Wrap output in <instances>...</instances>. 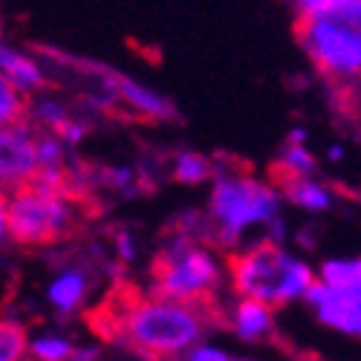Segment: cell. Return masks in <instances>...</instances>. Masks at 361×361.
<instances>
[{"label":"cell","instance_id":"6da1fadb","mask_svg":"<svg viewBox=\"0 0 361 361\" xmlns=\"http://www.w3.org/2000/svg\"><path fill=\"white\" fill-rule=\"evenodd\" d=\"M220 326L214 307L185 304L157 292H125L104 310V333L150 361H183L188 350Z\"/></svg>","mask_w":361,"mask_h":361},{"label":"cell","instance_id":"7a4b0ae2","mask_svg":"<svg viewBox=\"0 0 361 361\" xmlns=\"http://www.w3.org/2000/svg\"><path fill=\"white\" fill-rule=\"evenodd\" d=\"M286 197L275 176H257L246 168H217L208 183L205 226L212 243L223 252L240 249L252 240H289Z\"/></svg>","mask_w":361,"mask_h":361},{"label":"cell","instance_id":"3957f363","mask_svg":"<svg viewBox=\"0 0 361 361\" xmlns=\"http://www.w3.org/2000/svg\"><path fill=\"white\" fill-rule=\"evenodd\" d=\"M147 281L157 295L217 310L228 295V260L212 240L173 226L150 260Z\"/></svg>","mask_w":361,"mask_h":361},{"label":"cell","instance_id":"277c9868","mask_svg":"<svg viewBox=\"0 0 361 361\" xmlns=\"http://www.w3.org/2000/svg\"><path fill=\"white\" fill-rule=\"evenodd\" d=\"M226 260L228 292L257 298L275 310L307 304L318 283V266H312L304 252L278 240H252L246 246L226 252Z\"/></svg>","mask_w":361,"mask_h":361},{"label":"cell","instance_id":"5b68a950","mask_svg":"<svg viewBox=\"0 0 361 361\" xmlns=\"http://www.w3.org/2000/svg\"><path fill=\"white\" fill-rule=\"evenodd\" d=\"M9 240L18 249L52 252L78 237L87 220V200L73 185L32 179L29 185L6 194Z\"/></svg>","mask_w":361,"mask_h":361},{"label":"cell","instance_id":"8992f818","mask_svg":"<svg viewBox=\"0 0 361 361\" xmlns=\"http://www.w3.org/2000/svg\"><path fill=\"white\" fill-rule=\"evenodd\" d=\"M295 35L326 84L338 93H361V23L336 15L298 18Z\"/></svg>","mask_w":361,"mask_h":361},{"label":"cell","instance_id":"52a82bcc","mask_svg":"<svg viewBox=\"0 0 361 361\" xmlns=\"http://www.w3.org/2000/svg\"><path fill=\"white\" fill-rule=\"evenodd\" d=\"M102 269L107 275L122 272L110 255L102 257L99 252H87L84 257L58 263L49 272V278L44 281V304H47V310L58 321H73V318L84 315L90 310V300H93L96 289H99Z\"/></svg>","mask_w":361,"mask_h":361},{"label":"cell","instance_id":"ba28073f","mask_svg":"<svg viewBox=\"0 0 361 361\" xmlns=\"http://www.w3.org/2000/svg\"><path fill=\"white\" fill-rule=\"evenodd\" d=\"M38 176V128L20 118L0 125V191L12 194Z\"/></svg>","mask_w":361,"mask_h":361},{"label":"cell","instance_id":"9c48e42d","mask_svg":"<svg viewBox=\"0 0 361 361\" xmlns=\"http://www.w3.org/2000/svg\"><path fill=\"white\" fill-rule=\"evenodd\" d=\"M217 318H220V326H226L231 333V338L249 347L269 344L278 336V310L257 298L228 292L223 298V304L217 307Z\"/></svg>","mask_w":361,"mask_h":361},{"label":"cell","instance_id":"30bf717a","mask_svg":"<svg viewBox=\"0 0 361 361\" xmlns=\"http://www.w3.org/2000/svg\"><path fill=\"white\" fill-rule=\"evenodd\" d=\"M307 310L326 333L361 341V300L341 295L324 283H315V289L307 298Z\"/></svg>","mask_w":361,"mask_h":361},{"label":"cell","instance_id":"8fae6325","mask_svg":"<svg viewBox=\"0 0 361 361\" xmlns=\"http://www.w3.org/2000/svg\"><path fill=\"white\" fill-rule=\"evenodd\" d=\"M116 102H118V113H128L139 118V122L168 125L176 118V104L165 93L118 70H116Z\"/></svg>","mask_w":361,"mask_h":361},{"label":"cell","instance_id":"7c38bea8","mask_svg":"<svg viewBox=\"0 0 361 361\" xmlns=\"http://www.w3.org/2000/svg\"><path fill=\"white\" fill-rule=\"evenodd\" d=\"M0 73L26 96H35L41 90L52 87V73L47 58L32 49H23L6 38H0Z\"/></svg>","mask_w":361,"mask_h":361},{"label":"cell","instance_id":"4fadbf2b","mask_svg":"<svg viewBox=\"0 0 361 361\" xmlns=\"http://www.w3.org/2000/svg\"><path fill=\"white\" fill-rule=\"evenodd\" d=\"M87 113L90 110L78 99L61 93V90H55V87H47L41 93L29 96V104H26L29 122H32L41 133H55V136H61L73 122H78V118Z\"/></svg>","mask_w":361,"mask_h":361},{"label":"cell","instance_id":"5bb4252c","mask_svg":"<svg viewBox=\"0 0 361 361\" xmlns=\"http://www.w3.org/2000/svg\"><path fill=\"white\" fill-rule=\"evenodd\" d=\"M283 188V197H286V205L300 212L304 217H324L336 208L338 197H336V188L324 183L318 173L312 176H298V179H286L281 183Z\"/></svg>","mask_w":361,"mask_h":361},{"label":"cell","instance_id":"9a60e30c","mask_svg":"<svg viewBox=\"0 0 361 361\" xmlns=\"http://www.w3.org/2000/svg\"><path fill=\"white\" fill-rule=\"evenodd\" d=\"M318 173V157L310 147V133L304 128H292L278 150V159L272 165V176L278 183L286 179H298V176H312Z\"/></svg>","mask_w":361,"mask_h":361},{"label":"cell","instance_id":"2e32d148","mask_svg":"<svg viewBox=\"0 0 361 361\" xmlns=\"http://www.w3.org/2000/svg\"><path fill=\"white\" fill-rule=\"evenodd\" d=\"M78 338L67 326H41L29 333V361H73L78 350Z\"/></svg>","mask_w":361,"mask_h":361},{"label":"cell","instance_id":"e0dca14e","mask_svg":"<svg viewBox=\"0 0 361 361\" xmlns=\"http://www.w3.org/2000/svg\"><path fill=\"white\" fill-rule=\"evenodd\" d=\"M318 283L361 300V255L326 257L318 263Z\"/></svg>","mask_w":361,"mask_h":361},{"label":"cell","instance_id":"ac0fdd59","mask_svg":"<svg viewBox=\"0 0 361 361\" xmlns=\"http://www.w3.org/2000/svg\"><path fill=\"white\" fill-rule=\"evenodd\" d=\"M217 162L212 157L200 154V150H191V147H183L168 159V176L179 185H188V188H200V185H208L217 173Z\"/></svg>","mask_w":361,"mask_h":361},{"label":"cell","instance_id":"d6986e66","mask_svg":"<svg viewBox=\"0 0 361 361\" xmlns=\"http://www.w3.org/2000/svg\"><path fill=\"white\" fill-rule=\"evenodd\" d=\"M0 361H29V326L18 315H0Z\"/></svg>","mask_w":361,"mask_h":361},{"label":"cell","instance_id":"ffe728a7","mask_svg":"<svg viewBox=\"0 0 361 361\" xmlns=\"http://www.w3.org/2000/svg\"><path fill=\"white\" fill-rule=\"evenodd\" d=\"M295 18H321L336 15L361 23V0H286Z\"/></svg>","mask_w":361,"mask_h":361},{"label":"cell","instance_id":"44dd1931","mask_svg":"<svg viewBox=\"0 0 361 361\" xmlns=\"http://www.w3.org/2000/svg\"><path fill=\"white\" fill-rule=\"evenodd\" d=\"M26 104H29V96L20 93V90L0 73V125H12V122L26 118Z\"/></svg>","mask_w":361,"mask_h":361},{"label":"cell","instance_id":"7402d4cb","mask_svg":"<svg viewBox=\"0 0 361 361\" xmlns=\"http://www.w3.org/2000/svg\"><path fill=\"white\" fill-rule=\"evenodd\" d=\"M110 257L116 260L118 269H130L142 257V243L130 228H116L110 237Z\"/></svg>","mask_w":361,"mask_h":361},{"label":"cell","instance_id":"603a6c76","mask_svg":"<svg viewBox=\"0 0 361 361\" xmlns=\"http://www.w3.org/2000/svg\"><path fill=\"white\" fill-rule=\"evenodd\" d=\"M183 361H246V358H240V355H234L228 347L205 338V341H200L194 350H188V353L183 355Z\"/></svg>","mask_w":361,"mask_h":361},{"label":"cell","instance_id":"cb8c5ba5","mask_svg":"<svg viewBox=\"0 0 361 361\" xmlns=\"http://www.w3.org/2000/svg\"><path fill=\"white\" fill-rule=\"evenodd\" d=\"M6 246H12V240H9V202H6V194L0 191V263H4Z\"/></svg>","mask_w":361,"mask_h":361},{"label":"cell","instance_id":"d4e9b609","mask_svg":"<svg viewBox=\"0 0 361 361\" xmlns=\"http://www.w3.org/2000/svg\"><path fill=\"white\" fill-rule=\"evenodd\" d=\"M73 361H102V347L99 344H78Z\"/></svg>","mask_w":361,"mask_h":361},{"label":"cell","instance_id":"484cf974","mask_svg":"<svg viewBox=\"0 0 361 361\" xmlns=\"http://www.w3.org/2000/svg\"><path fill=\"white\" fill-rule=\"evenodd\" d=\"M326 159L341 162V159H344V147H341V145H329V147H326Z\"/></svg>","mask_w":361,"mask_h":361}]
</instances>
